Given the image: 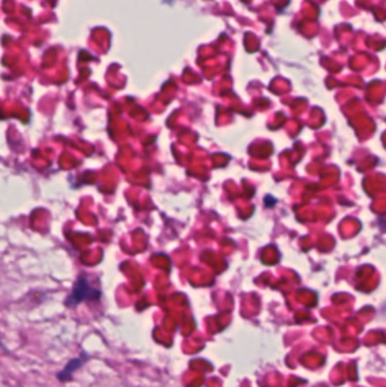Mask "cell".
<instances>
[{"label":"cell","instance_id":"cell-1","mask_svg":"<svg viewBox=\"0 0 386 387\" xmlns=\"http://www.w3.org/2000/svg\"><path fill=\"white\" fill-rule=\"evenodd\" d=\"M100 297H101V292L99 291V290L90 287L87 278L80 276L78 278V281L75 283L73 291L68 295L65 304L66 306H68V307H73V306H76L79 303H82V301L98 300L100 299Z\"/></svg>","mask_w":386,"mask_h":387},{"label":"cell","instance_id":"cell-2","mask_svg":"<svg viewBox=\"0 0 386 387\" xmlns=\"http://www.w3.org/2000/svg\"><path fill=\"white\" fill-rule=\"evenodd\" d=\"M87 359H88V356H87V354H83V356H80V357H78V358L72 359L71 361H69V362L66 364V367L63 368V369L61 370V372L57 375L58 379L60 380V381H63V383H65V381L71 380L72 377H73L74 373L76 372V370H77L78 368L82 367V365H83L85 362H87Z\"/></svg>","mask_w":386,"mask_h":387}]
</instances>
